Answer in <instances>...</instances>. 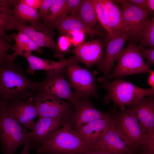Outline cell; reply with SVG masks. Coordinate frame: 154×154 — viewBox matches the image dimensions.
Masks as SVG:
<instances>
[{"instance_id":"obj_1","label":"cell","mask_w":154,"mask_h":154,"mask_svg":"<svg viewBox=\"0 0 154 154\" xmlns=\"http://www.w3.org/2000/svg\"><path fill=\"white\" fill-rule=\"evenodd\" d=\"M39 84L29 80L14 61L8 59L0 63V101L28 99L36 92Z\"/></svg>"},{"instance_id":"obj_2","label":"cell","mask_w":154,"mask_h":154,"mask_svg":"<svg viewBox=\"0 0 154 154\" xmlns=\"http://www.w3.org/2000/svg\"><path fill=\"white\" fill-rule=\"evenodd\" d=\"M36 149L37 154H85L92 150L67 120Z\"/></svg>"},{"instance_id":"obj_3","label":"cell","mask_w":154,"mask_h":154,"mask_svg":"<svg viewBox=\"0 0 154 154\" xmlns=\"http://www.w3.org/2000/svg\"><path fill=\"white\" fill-rule=\"evenodd\" d=\"M100 82V87L107 91L104 101L107 103L112 100L121 110H125L126 106L135 103L146 96L154 95V89L141 88L119 78L112 82L108 80Z\"/></svg>"},{"instance_id":"obj_4","label":"cell","mask_w":154,"mask_h":154,"mask_svg":"<svg viewBox=\"0 0 154 154\" xmlns=\"http://www.w3.org/2000/svg\"><path fill=\"white\" fill-rule=\"evenodd\" d=\"M30 132L11 115L6 102L0 101V140L1 151L4 154H14L24 145L29 137Z\"/></svg>"},{"instance_id":"obj_5","label":"cell","mask_w":154,"mask_h":154,"mask_svg":"<svg viewBox=\"0 0 154 154\" xmlns=\"http://www.w3.org/2000/svg\"><path fill=\"white\" fill-rule=\"evenodd\" d=\"M129 40L127 46L123 49L117 58V64L112 73L99 78V82L121 76L149 73L152 70L144 61L138 46L131 38Z\"/></svg>"},{"instance_id":"obj_6","label":"cell","mask_w":154,"mask_h":154,"mask_svg":"<svg viewBox=\"0 0 154 154\" xmlns=\"http://www.w3.org/2000/svg\"><path fill=\"white\" fill-rule=\"evenodd\" d=\"M111 113L112 122L121 136L130 147L138 150L145 134L135 116L127 109L114 110Z\"/></svg>"},{"instance_id":"obj_7","label":"cell","mask_w":154,"mask_h":154,"mask_svg":"<svg viewBox=\"0 0 154 154\" xmlns=\"http://www.w3.org/2000/svg\"><path fill=\"white\" fill-rule=\"evenodd\" d=\"M71 87L78 97L98 96L96 85V72H91L82 67L78 62L71 63L66 68Z\"/></svg>"},{"instance_id":"obj_8","label":"cell","mask_w":154,"mask_h":154,"mask_svg":"<svg viewBox=\"0 0 154 154\" xmlns=\"http://www.w3.org/2000/svg\"><path fill=\"white\" fill-rule=\"evenodd\" d=\"M66 69L56 73H46V77L39 82L36 93L62 100H66L72 105L78 98L73 93L71 86L66 80Z\"/></svg>"},{"instance_id":"obj_9","label":"cell","mask_w":154,"mask_h":154,"mask_svg":"<svg viewBox=\"0 0 154 154\" xmlns=\"http://www.w3.org/2000/svg\"><path fill=\"white\" fill-rule=\"evenodd\" d=\"M33 100L38 117L68 119L73 113V105L63 100L35 93Z\"/></svg>"},{"instance_id":"obj_10","label":"cell","mask_w":154,"mask_h":154,"mask_svg":"<svg viewBox=\"0 0 154 154\" xmlns=\"http://www.w3.org/2000/svg\"><path fill=\"white\" fill-rule=\"evenodd\" d=\"M73 105L74 111L68 121L76 131L91 122L111 117V113H104L96 108L89 97H78Z\"/></svg>"},{"instance_id":"obj_11","label":"cell","mask_w":154,"mask_h":154,"mask_svg":"<svg viewBox=\"0 0 154 154\" xmlns=\"http://www.w3.org/2000/svg\"><path fill=\"white\" fill-rule=\"evenodd\" d=\"M13 30L23 33L40 47L50 48L54 51L55 54L57 53L58 48L54 38L53 29L45 25L40 21L29 25L16 21Z\"/></svg>"},{"instance_id":"obj_12","label":"cell","mask_w":154,"mask_h":154,"mask_svg":"<svg viewBox=\"0 0 154 154\" xmlns=\"http://www.w3.org/2000/svg\"><path fill=\"white\" fill-rule=\"evenodd\" d=\"M114 1L121 6L122 15L129 29L133 41H138L142 31L151 22L148 14L125 0Z\"/></svg>"},{"instance_id":"obj_13","label":"cell","mask_w":154,"mask_h":154,"mask_svg":"<svg viewBox=\"0 0 154 154\" xmlns=\"http://www.w3.org/2000/svg\"><path fill=\"white\" fill-rule=\"evenodd\" d=\"M6 102L12 116L24 128L32 131L35 123L34 119L38 116L33 95L27 99L17 100Z\"/></svg>"},{"instance_id":"obj_14","label":"cell","mask_w":154,"mask_h":154,"mask_svg":"<svg viewBox=\"0 0 154 154\" xmlns=\"http://www.w3.org/2000/svg\"><path fill=\"white\" fill-rule=\"evenodd\" d=\"M68 119L38 117L30 132L32 141L31 148L37 149L48 140L61 127Z\"/></svg>"},{"instance_id":"obj_15","label":"cell","mask_w":154,"mask_h":154,"mask_svg":"<svg viewBox=\"0 0 154 154\" xmlns=\"http://www.w3.org/2000/svg\"><path fill=\"white\" fill-rule=\"evenodd\" d=\"M131 38L128 35L123 34L115 37L108 35L103 39L105 48V56L102 61L98 64L99 69L104 75L111 73L114 64L123 49L126 41Z\"/></svg>"},{"instance_id":"obj_16","label":"cell","mask_w":154,"mask_h":154,"mask_svg":"<svg viewBox=\"0 0 154 154\" xmlns=\"http://www.w3.org/2000/svg\"><path fill=\"white\" fill-rule=\"evenodd\" d=\"M127 106L126 109L135 116L145 134L154 131V95L144 97Z\"/></svg>"},{"instance_id":"obj_17","label":"cell","mask_w":154,"mask_h":154,"mask_svg":"<svg viewBox=\"0 0 154 154\" xmlns=\"http://www.w3.org/2000/svg\"><path fill=\"white\" fill-rule=\"evenodd\" d=\"M95 149L103 150L110 154H133L137 151L123 139L112 121Z\"/></svg>"},{"instance_id":"obj_18","label":"cell","mask_w":154,"mask_h":154,"mask_svg":"<svg viewBox=\"0 0 154 154\" xmlns=\"http://www.w3.org/2000/svg\"><path fill=\"white\" fill-rule=\"evenodd\" d=\"M103 6L107 24L114 36L129 35L131 38L129 29L123 18L121 9L111 0H98Z\"/></svg>"},{"instance_id":"obj_19","label":"cell","mask_w":154,"mask_h":154,"mask_svg":"<svg viewBox=\"0 0 154 154\" xmlns=\"http://www.w3.org/2000/svg\"><path fill=\"white\" fill-rule=\"evenodd\" d=\"M22 56L27 60L29 64L26 71L31 74H33L37 70L46 71L49 73H56L66 69L67 66L71 63L80 62L75 55L58 62L39 58L32 55L31 52L25 53Z\"/></svg>"},{"instance_id":"obj_20","label":"cell","mask_w":154,"mask_h":154,"mask_svg":"<svg viewBox=\"0 0 154 154\" xmlns=\"http://www.w3.org/2000/svg\"><path fill=\"white\" fill-rule=\"evenodd\" d=\"M104 44L99 39L85 42L75 47L71 52L74 53L80 62L88 68L100 63L103 58Z\"/></svg>"},{"instance_id":"obj_21","label":"cell","mask_w":154,"mask_h":154,"mask_svg":"<svg viewBox=\"0 0 154 154\" xmlns=\"http://www.w3.org/2000/svg\"><path fill=\"white\" fill-rule=\"evenodd\" d=\"M112 121L111 115L110 118L91 122L80 127L77 131L90 148L94 150L102 140Z\"/></svg>"},{"instance_id":"obj_22","label":"cell","mask_w":154,"mask_h":154,"mask_svg":"<svg viewBox=\"0 0 154 154\" xmlns=\"http://www.w3.org/2000/svg\"><path fill=\"white\" fill-rule=\"evenodd\" d=\"M52 28L56 29L62 33L67 34L72 31H81L93 37L97 36L105 37L108 35L89 27L75 14L67 15Z\"/></svg>"},{"instance_id":"obj_23","label":"cell","mask_w":154,"mask_h":154,"mask_svg":"<svg viewBox=\"0 0 154 154\" xmlns=\"http://www.w3.org/2000/svg\"><path fill=\"white\" fill-rule=\"evenodd\" d=\"M9 36L11 39H13L15 42L12 48L14 52L11 54H8L7 55V58L9 60L14 61L17 57L22 56L26 52H37L40 54L42 53L41 48L23 33L18 32L17 33L12 34Z\"/></svg>"},{"instance_id":"obj_24","label":"cell","mask_w":154,"mask_h":154,"mask_svg":"<svg viewBox=\"0 0 154 154\" xmlns=\"http://www.w3.org/2000/svg\"><path fill=\"white\" fill-rule=\"evenodd\" d=\"M11 1L13 17L17 22L31 24L40 20L37 11L29 7L21 0Z\"/></svg>"},{"instance_id":"obj_25","label":"cell","mask_w":154,"mask_h":154,"mask_svg":"<svg viewBox=\"0 0 154 154\" xmlns=\"http://www.w3.org/2000/svg\"><path fill=\"white\" fill-rule=\"evenodd\" d=\"M68 14L67 0H54L46 16L42 20L46 26L52 27Z\"/></svg>"},{"instance_id":"obj_26","label":"cell","mask_w":154,"mask_h":154,"mask_svg":"<svg viewBox=\"0 0 154 154\" xmlns=\"http://www.w3.org/2000/svg\"><path fill=\"white\" fill-rule=\"evenodd\" d=\"M15 21L11 0H0V29L5 33L12 30Z\"/></svg>"},{"instance_id":"obj_27","label":"cell","mask_w":154,"mask_h":154,"mask_svg":"<svg viewBox=\"0 0 154 154\" xmlns=\"http://www.w3.org/2000/svg\"><path fill=\"white\" fill-rule=\"evenodd\" d=\"M75 15L86 25L91 28L95 26L98 23L92 0H84Z\"/></svg>"},{"instance_id":"obj_28","label":"cell","mask_w":154,"mask_h":154,"mask_svg":"<svg viewBox=\"0 0 154 154\" xmlns=\"http://www.w3.org/2000/svg\"><path fill=\"white\" fill-rule=\"evenodd\" d=\"M139 48L147 46L154 48V18L142 31L138 41Z\"/></svg>"},{"instance_id":"obj_29","label":"cell","mask_w":154,"mask_h":154,"mask_svg":"<svg viewBox=\"0 0 154 154\" xmlns=\"http://www.w3.org/2000/svg\"><path fill=\"white\" fill-rule=\"evenodd\" d=\"M95 15L98 20L109 35L114 37L112 31L108 27L102 6L98 0H92Z\"/></svg>"},{"instance_id":"obj_30","label":"cell","mask_w":154,"mask_h":154,"mask_svg":"<svg viewBox=\"0 0 154 154\" xmlns=\"http://www.w3.org/2000/svg\"><path fill=\"white\" fill-rule=\"evenodd\" d=\"M57 44L58 52L56 54H54V57L59 59L60 61L66 60L64 57L65 55L71 52V50L69 49L72 44L70 41L66 36H62L59 38Z\"/></svg>"},{"instance_id":"obj_31","label":"cell","mask_w":154,"mask_h":154,"mask_svg":"<svg viewBox=\"0 0 154 154\" xmlns=\"http://www.w3.org/2000/svg\"><path fill=\"white\" fill-rule=\"evenodd\" d=\"M138 151L145 154H154V131L145 134Z\"/></svg>"},{"instance_id":"obj_32","label":"cell","mask_w":154,"mask_h":154,"mask_svg":"<svg viewBox=\"0 0 154 154\" xmlns=\"http://www.w3.org/2000/svg\"><path fill=\"white\" fill-rule=\"evenodd\" d=\"M11 42L0 35V63L4 62L8 59V52L12 50L13 46Z\"/></svg>"},{"instance_id":"obj_33","label":"cell","mask_w":154,"mask_h":154,"mask_svg":"<svg viewBox=\"0 0 154 154\" xmlns=\"http://www.w3.org/2000/svg\"><path fill=\"white\" fill-rule=\"evenodd\" d=\"M85 33L80 31H72L67 33V36L69 38L71 43L76 47L82 44L85 39Z\"/></svg>"},{"instance_id":"obj_34","label":"cell","mask_w":154,"mask_h":154,"mask_svg":"<svg viewBox=\"0 0 154 154\" xmlns=\"http://www.w3.org/2000/svg\"><path fill=\"white\" fill-rule=\"evenodd\" d=\"M84 0H67L68 14H76L80 9Z\"/></svg>"},{"instance_id":"obj_35","label":"cell","mask_w":154,"mask_h":154,"mask_svg":"<svg viewBox=\"0 0 154 154\" xmlns=\"http://www.w3.org/2000/svg\"><path fill=\"white\" fill-rule=\"evenodd\" d=\"M140 53L143 57L145 58L149 66L154 64V48H147L143 47L139 48Z\"/></svg>"},{"instance_id":"obj_36","label":"cell","mask_w":154,"mask_h":154,"mask_svg":"<svg viewBox=\"0 0 154 154\" xmlns=\"http://www.w3.org/2000/svg\"><path fill=\"white\" fill-rule=\"evenodd\" d=\"M54 0H42L41 6L38 11L39 20L41 21L44 19Z\"/></svg>"},{"instance_id":"obj_37","label":"cell","mask_w":154,"mask_h":154,"mask_svg":"<svg viewBox=\"0 0 154 154\" xmlns=\"http://www.w3.org/2000/svg\"><path fill=\"white\" fill-rule=\"evenodd\" d=\"M127 2L143 11L148 14L150 13L148 7L147 0H127Z\"/></svg>"},{"instance_id":"obj_38","label":"cell","mask_w":154,"mask_h":154,"mask_svg":"<svg viewBox=\"0 0 154 154\" xmlns=\"http://www.w3.org/2000/svg\"><path fill=\"white\" fill-rule=\"evenodd\" d=\"M31 8L38 11L41 5L42 0H21Z\"/></svg>"},{"instance_id":"obj_39","label":"cell","mask_w":154,"mask_h":154,"mask_svg":"<svg viewBox=\"0 0 154 154\" xmlns=\"http://www.w3.org/2000/svg\"><path fill=\"white\" fill-rule=\"evenodd\" d=\"M31 140L29 136L24 145L23 150L21 154H29V150L31 148Z\"/></svg>"},{"instance_id":"obj_40","label":"cell","mask_w":154,"mask_h":154,"mask_svg":"<svg viewBox=\"0 0 154 154\" xmlns=\"http://www.w3.org/2000/svg\"><path fill=\"white\" fill-rule=\"evenodd\" d=\"M147 82L151 88L154 89V71L152 70L149 73Z\"/></svg>"},{"instance_id":"obj_41","label":"cell","mask_w":154,"mask_h":154,"mask_svg":"<svg viewBox=\"0 0 154 154\" xmlns=\"http://www.w3.org/2000/svg\"><path fill=\"white\" fill-rule=\"evenodd\" d=\"M85 154H110L103 150L99 149L93 150Z\"/></svg>"},{"instance_id":"obj_42","label":"cell","mask_w":154,"mask_h":154,"mask_svg":"<svg viewBox=\"0 0 154 154\" xmlns=\"http://www.w3.org/2000/svg\"><path fill=\"white\" fill-rule=\"evenodd\" d=\"M147 5L149 13L153 12L154 10V0H147Z\"/></svg>"},{"instance_id":"obj_43","label":"cell","mask_w":154,"mask_h":154,"mask_svg":"<svg viewBox=\"0 0 154 154\" xmlns=\"http://www.w3.org/2000/svg\"><path fill=\"white\" fill-rule=\"evenodd\" d=\"M0 35L3 37L4 38H5L9 41L11 42V39L9 37V35H7L5 32L3 31L0 29Z\"/></svg>"},{"instance_id":"obj_44","label":"cell","mask_w":154,"mask_h":154,"mask_svg":"<svg viewBox=\"0 0 154 154\" xmlns=\"http://www.w3.org/2000/svg\"><path fill=\"white\" fill-rule=\"evenodd\" d=\"M133 154H145L139 151H136Z\"/></svg>"}]
</instances>
